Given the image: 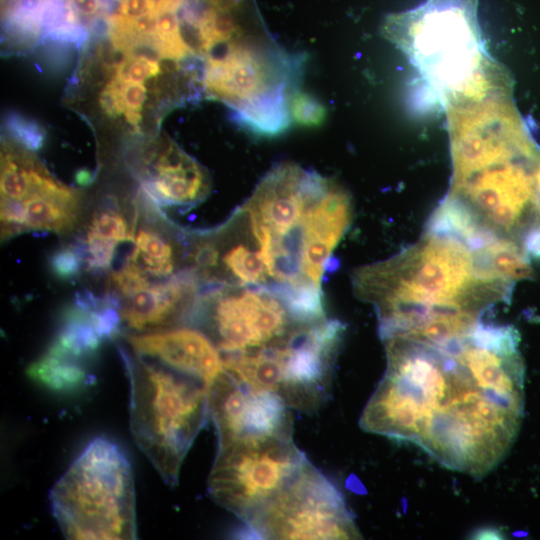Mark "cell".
<instances>
[{
  "instance_id": "cell-1",
  "label": "cell",
  "mask_w": 540,
  "mask_h": 540,
  "mask_svg": "<svg viewBox=\"0 0 540 540\" xmlns=\"http://www.w3.org/2000/svg\"><path fill=\"white\" fill-rule=\"evenodd\" d=\"M383 341L387 369L362 429L413 442L450 469L491 471L518 434L524 392L499 384L490 350L469 335L442 344L404 335Z\"/></svg>"
},
{
  "instance_id": "cell-2",
  "label": "cell",
  "mask_w": 540,
  "mask_h": 540,
  "mask_svg": "<svg viewBox=\"0 0 540 540\" xmlns=\"http://www.w3.org/2000/svg\"><path fill=\"white\" fill-rule=\"evenodd\" d=\"M447 113L454 168L447 198L463 205L480 227L521 245L525 233L539 226L540 146L511 93L455 105Z\"/></svg>"
},
{
  "instance_id": "cell-3",
  "label": "cell",
  "mask_w": 540,
  "mask_h": 540,
  "mask_svg": "<svg viewBox=\"0 0 540 540\" xmlns=\"http://www.w3.org/2000/svg\"><path fill=\"white\" fill-rule=\"evenodd\" d=\"M352 285L373 305L383 340L435 323L468 333L489 306L510 301L514 286L484 273L463 240L426 232L393 257L356 270Z\"/></svg>"
},
{
  "instance_id": "cell-4",
  "label": "cell",
  "mask_w": 540,
  "mask_h": 540,
  "mask_svg": "<svg viewBox=\"0 0 540 540\" xmlns=\"http://www.w3.org/2000/svg\"><path fill=\"white\" fill-rule=\"evenodd\" d=\"M478 0H425L386 16L382 34L417 70L423 90L443 107L512 87L509 73L488 54Z\"/></svg>"
},
{
  "instance_id": "cell-5",
  "label": "cell",
  "mask_w": 540,
  "mask_h": 540,
  "mask_svg": "<svg viewBox=\"0 0 540 540\" xmlns=\"http://www.w3.org/2000/svg\"><path fill=\"white\" fill-rule=\"evenodd\" d=\"M130 381V429L165 483H178L181 464L210 414L202 380L120 348Z\"/></svg>"
},
{
  "instance_id": "cell-6",
  "label": "cell",
  "mask_w": 540,
  "mask_h": 540,
  "mask_svg": "<svg viewBox=\"0 0 540 540\" xmlns=\"http://www.w3.org/2000/svg\"><path fill=\"white\" fill-rule=\"evenodd\" d=\"M52 514L67 539H135L131 464L105 437L93 439L54 483Z\"/></svg>"
},
{
  "instance_id": "cell-7",
  "label": "cell",
  "mask_w": 540,
  "mask_h": 540,
  "mask_svg": "<svg viewBox=\"0 0 540 540\" xmlns=\"http://www.w3.org/2000/svg\"><path fill=\"white\" fill-rule=\"evenodd\" d=\"M329 181L293 163L273 167L240 207L270 285L311 286L305 274L310 212Z\"/></svg>"
},
{
  "instance_id": "cell-8",
  "label": "cell",
  "mask_w": 540,
  "mask_h": 540,
  "mask_svg": "<svg viewBox=\"0 0 540 540\" xmlns=\"http://www.w3.org/2000/svg\"><path fill=\"white\" fill-rule=\"evenodd\" d=\"M344 327L323 318L303 323L257 350L221 355L223 367L272 392L288 408L312 412L327 399Z\"/></svg>"
},
{
  "instance_id": "cell-9",
  "label": "cell",
  "mask_w": 540,
  "mask_h": 540,
  "mask_svg": "<svg viewBox=\"0 0 540 540\" xmlns=\"http://www.w3.org/2000/svg\"><path fill=\"white\" fill-rule=\"evenodd\" d=\"M294 64L261 46L231 41L220 56H210L203 73L206 92L226 103L236 120L262 135L283 132L290 123L287 87Z\"/></svg>"
},
{
  "instance_id": "cell-10",
  "label": "cell",
  "mask_w": 540,
  "mask_h": 540,
  "mask_svg": "<svg viewBox=\"0 0 540 540\" xmlns=\"http://www.w3.org/2000/svg\"><path fill=\"white\" fill-rule=\"evenodd\" d=\"M307 461L292 436L236 440L218 446L208 491L248 525Z\"/></svg>"
},
{
  "instance_id": "cell-11",
  "label": "cell",
  "mask_w": 540,
  "mask_h": 540,
  "mask_svg": "<svg viewBox=\"0 0 540 540\" xmlns=\"http://www.w3.org/2000/svg\"><path fill=\"white\" fill-rule=\"evenodd\" d=\"M190 320L221 355L257 350L308 323L300 320L276 291L241 286L207 289L197 299Z\"/></svg>"
},
{
  "instance_id": "cell-12",
  "label": "cell",
  "mask_w": 540,
  "mask_h": 540,
  "mask_svg": "<svg viewBox=\"0 0 540 540\" xmlns=\"http://www.w3.org/2000/svg\"><path fill=\"white\" fill-rule=\"evenodd\" d=\"M269 539H357L338 489L309 461L247 525Z\"/></svg>"
},
{
  "instance_id": "cell-13",
  "label": "cell",
  "mask_w": 540,
  "mask_h": 540,
  "mask_svg": "<svg viewBox=\"0 0 540 540\" xmlns=\"http://www.w3.org/2000/svg\"><path fill=\"white\" fill-rule=\"evenodd\" d=\"M218 446L257 437L292 436V418L282 400L223 367L209 389Z\"/></svg>"
},
{
  "instance_id": "cell-14",
  "label": "cell",
  "mask_w": 540,
  "mask_h": 540,
  "mask_svg": "<svg viewBox=\"0 0 540 540\" xmlns=\"http://www.w3.org/2000/svg\"><path fill=\"white\" fill-rule=\"evenodd\" d=\"M199 278L190 268L148 285L119 302L121 323L136 331H160L190 319Z\"/></svg>"
},
{
  "instance_id": "cell-15",
  "label": "cell",
  "mask_w": 540,
  "mask_h": 540,
  "mask_svg": "<svg viewBox=\"0 0 540 540\" xmlns=\"http://www.w3.org/2000/svg\"><path fill=\"white\" fill-rule=\"evenodd\" d=\"M132 351L192 375L211 386L223 370L221 354L202 331L178 328L131 335Z\"/></svg>"
},
{
  "instance_id": "cell-16",
  "label": "cell",
  "mask_w": 540,
  "mask_h": 540,
  "mask_svg": "<svg viewBox=\"0 0 540 540\" xmlns=\"http://www.w3.org/2000/svg\"><path fill=\"white\" fill-rule=\"evenodd\" d=\"M154 171L141 190L155 206L195 205L209 192L204 169L174 143L163 149Z\"/></svg>"
},
{
  "instance_id": "cell-17",
  "label": "cell",
  "mask_w": 540,
  "mask_h": 540,
  "mask_svg": "<svg viewBox=\"0 0 540 540\" xmlns=\"http://www.w3.org/2000/svg\"><path fill=\"white\" fill-rule=\"evenodd\" d=\"M77 200L32 193L16 202L1 200L2 237L24 230L69 231L77 217Z\"/></svg>"
},
{
  "instance_id": "cell-18",
  "label": "cell",
  "mask_w": 540,
  "mask_h": 540,
  "mask_svg": "<svg viewBox=\"0 0 540 540\" xmlns=\"http://www.w3.org/2000/svg\"><path fill=\"white\" fill-rule=\"evenodd\" d=\"M134 240L135 246L127 262L146 276L162 278L173 272L176 256L167 238L154 230L140 228Z\"/></svg>"
},
{
  "instance_id": "cell-19",
  "label": "cell",
  "mask_w": 540,
  "mask_h": 540,
  "mask_svg": "<svg viewBox=\"0 0 540 540\" xmlns=\"http://www.w3.org/2000/svg\"><path fill=\"white\" fill-rule=\"evenodd\" d=\"M472 252L493 274L513 284L535 277L521 245L512 240L499 238L486 248Z\"/></svg>"
},
{
  "instance_id": "cell-20",
  "label": "cell",
  "mask_w": 540,
  "mask_h": 540,
  "mask_svg": "<svg viewBox=\"0 0 540 540\" xmlns=\"http://www.w3.org/2000/svg\"><path fill=\"white\" fill-rule=\"evenodd\" d=\"M35 381L55 391H71L87 382L88 375L78 360L47 352L28 368Z\"/></svg>"
},
{
  "instance_id": "cell-21",
  "label": "cell",
  "mask_w": 540,
  "mask_h": 540,
  "mask_svg": "<svg viewBox=\"0 0 540 540\" xmlns=\"http://www.w3.org/2000/svg\"><path fill=\"white\" fill-rule=\"evenodd\" d=\"M88 231L116 244L134 239L132 227H128L123 215L111 210L95 214Z\"/></svg>"
},
{
  "instance_id": "cell-22",
  "label": "cell",
  "mask_w": 540,
  "mask_h": 540,
  "mask_svg": "<svg viewBox=\"0 0 540 540\" xmlns=\"http://www.w3.org/2000/svg\"><path fill=\"white\" fill-rule=\"evenodd\" d=\"M5 129L12 139L26 149L36 151L42 148L45 139L44 129L35 121L12 113L5 119Z\"/></svg>"
},
{
  "instance_id": "cell-23",
  "label": "cell",
  "mask_w": 540,
  "mask_h": 540,
  "mask_svg": "<svg viewBox=\"0 0 540 540\" xmlns=\"http://www.w3.org/2000/svg\"><path fill=\"white\" fill-rule=\"evenodd\" d=\"M157 60L145 55L128 54L115 68V78L121 82H142L160 73Z\"/></svg>"
},
{
  "instance_id": "cell-24",
  "label": "cell",
  "mask_w": 540,
  "mask_h": 540,
  "mask_svg": "<svg viewBox=\"0 0 540 540\" xmlns=\"http://www.w3.org/2000/svg\"><path fill=\"white\" fill-rule=\"evenodd\" d=\"M294 121L304 126H316L324 120L325 109L317 99L304 92H294L289 101Z\"/></svg>"
},
{
  "instance_id": "cell-25",
  "label": "cell",
  "mask_w": 540,
  "mask_h": 540,
  "mask_svg": "<svg viewBox=\"0 0 540 540\" xmlns=\"http://www.w3.org/2000/svg\"><path fill=\"white\" fill-rule=\"evenodd\" d=\"M120 94L123 114L126 120L138 130L141 122L140 111L147 97L146 87L142 82H121Z\"/></svg>"
},
{
  "instance_id": "cell-26",
  "label": "cell",
  "mask_w": 540,
  "mask_h": 540,
  "mask_svg": "<svg viewBox=\"0 0 540 540\" xmlns=\"http://www.w3.org/2000/svg\"><path fill=\"white\" fill-rule=\"evenodd\" d=\"M50 262L52 270L57 276L69 279L79 274L83 257L76 247H64L52 254Z\"/></svg>"
},
{
  "instance_id": "cell-27",
  "label": "cell",
  "mask_w": 540,
  "mask_h": 540,
  "mask_svg": "<svg viewBox=\"0 0 540 540\" xmlns=\"http://www.w3.org/2000/svg\"><path fill=\"white\" fill-rule=\"evenodd\" d=\"M120 86L121 82L113 77L99 95L100 108L110 117H117L123 113Z\"/></svg>"
},
{
  "instance_id": "cell-28",
  "label": "cell",
  "mask_w": 540,
  "mask_h": 540,
  "mask_svg": "<svg viewBox=\"0 0 540 540\" xmlns=\"http://www.w3.org/2000/svg\"><path fill=\"white\" fill-rule=\"evenodd\" d=\"M157 0H118L117 14L124 18L135 19L155 8Z\"/></svg>"
},
{
  "instance_id": "cell-29",
  "label": "cell",
  "mask_w": 540,
  "mask_h": 540,
  "mask_svg": "<svg viewBox=\"0 0 540 540\" xmlns=\"http://www.w3.org/2000/svg\"><path fill=\"white\" fill-rule=\"evenodd\" d=\"M69 2L81 23L85 20L88 24L93 18L103 14L100 0H69Z\"/></svg>"
},
{
  "instance_id": "cell-30",
  "label": "cell",
  "mask_w": 540,
  "mask_h": 540,
  "mask_svg": "<svg viewBox=\"0 0 540 540\" xmlns=\"http://www.w3.org/2000/svg\"><path fill=\"white\" fill-rule=\"evenodd\" d=\"M521 246L530 261L540 262V226H534L525 233Z\"/></svg>"
},
{
  "instance_id": "cell-31",
  "label": "cell",
  "mask_w": 540,
  "mask_h": 540,
  "mask_svg": "<svg viewBox=\"0 0 540 540\" xmlns=\"http://www.w3.org/2000/svg\"><path fill=\"white\" fill-rule=\"evenodd\" d=\"M470 538L472 539H503V533L496 527H484L475 530Z\"/></svg>"
},
{
  "instance_id": "cell-32",
  "label": "cell",
  "mask_w": 540,
  "mask_h": 540,
  "mask_svg": "<svg viewBox=\"0 0 540 540\" xmlns=\"http://www.w3.org/2000/svg\"><path fill=\"white\" fill-rule=\"evenodd\" d=\"M186 0H157L154 8L155 12L173 11L178 12Z\"/></svg>"
},
{
  "instance_id": "cell-33",
  "label": "cell",
  "mask_w": 540,
  "mask_h": 540,
  "mask_svg": "<svg viewBox=\"0 0 540 540\" xmlns=\"http://www.w3.org/2000/svg\"><path fill=\"white\" fill-rule=\"evenodd\" d=\"M213 6L223 9V10H231L232 8L236 7L240 0H208Z\"/></svg>"
},
{
  "instance_id": "cell-34",
  "label": "cell",
  "mask_w": 540,
  "mask_h": 540,
  "mask_svg": "<svg viewBox=\"0 0 540 540\" xmlns=\"http://www.w3.org/2000/svg\"><path fill=\"white\" fill-rule=\"evenodd\" d=\"M92 180L91 172L87 170H80L76 174V181L81 185H86Z\"/></svg>"
},
{
  "instance_id": "cell-35",
  "label": "cell",
  "mask_w": 540,
  "mask_h": 540,
  "mask_svg": "<svg viewBox=\"0 0 540 540\" xmlns=\"http://www.w3.org/2000/svg\"><path fill=\"white\" fill-rule=\"evenodd\" d=\"M537 185H538V193L536 198V205H535V211L537 216L538 224L540 225V167L537 172Z\"/></svg>"
}]
</instances>
